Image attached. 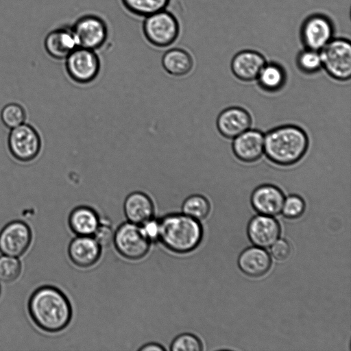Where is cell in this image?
<instances>
[{
    "instance_id": "1",
    "label": "cell",
    "mask_w": 351,
    "mask_h": 351,
    "mask_svg": "<svg viewBox=\"0 0 351 351\" xmlns=\"http://www.w3.org/2000/svg\"><path fill=\"white\" fill-rule=\"evenodd\" d=\"M29 311L34 322L49 332L65 328L72 317L69 300L61 291L52 287H41L33 293Z\"/></svg>"
},
{
    "instance_id": "2",
    "label": "cell",
    "mask_w": 351,
    "mask_h": 351,
    "mask_svg": "<svg viewBox=\"0 0 351 351\" xmlns=\"http://www.w3.org/2000/svg\"><path fill=\"white\" fill-rule=\"evenodd\" d=\"M308 147L306 133L300 127L287 125L269 130L264 138V154L272 162L292 165L304 156Z\"/></svg>"
},
{
    "instance_id": "3",
    "label": "cell",
    "mask_w": 351,
    "mask_h": 351,
    "mask_svg": "<svg viewBox=\"0 0 351 351\" xmlns=\"http://www.w3.org/2000/svg\"><path fill=\"white\" fill-rule=\"evenodd\" d=\"M159 221V242L168 250L186 254L199 245L203 235L199 221L182 213H176L163 216Z\"/></svg>"
},
{
    "instance_id": "4",
    "label": "cell",
    "mask_w": 351,
    "mask_h": 351,
    "mask_svg": "<svg viewBox=\"0 0 351 351\" xmlns=\"http://www.w3.org/2000/svg\"><path fill=\"white\" fill-rule=\"evenodd\" d=\"M180 30L178 20L166 9L145 17L143 23L146 40L156 47L171 45L178 38Z\"/></svg>"
},
{
    "instance_id": "5",
    "label": "cell",
    "mask_w": 351,
    "mask_h": 351,
    "mask_svg": "<svg viewBox=\"0 0 351 351\" xmlns=\"http://www.w3.org/2000/svg\"><path fill=\"white\" fill-rule=\"evenodd\" d=\"M112 243L117 252L122 257L130 261L144 258L152 245L141 226L128 221L121 223L114 230Z\"/></svg>"
},
{
    "instance_id": "6",
    "label": "cell",
    "mask_w": 351,
    "mask_h": 351,
    "mask_svg": "<svg viewBox=\"0 0 351 351\" xmlns=\"http://www.w3.org/2000/svg\"><path fill=\"white\" fill-rule=\"evenodd\" d=\"M320 51L322 67L332 78L346 81L351 77V45L344 38L332 39Z\"/></svg>"
},
{
    "instance_id": "7",
    "label": "cell",
    "mask_w": 351,
    "mask_h": 351,
    "mask_svg": "<svg viewBox=\"0 0 351 351\" xmlns=\"http://www.w3.org/2000/svg\"><path fill=\"white\" fill-rule=\"evenodd\" d=\"M78 47L96 51L107 42L109 32L105 21L95 14L80 16L71 26Z\"/></svg>"
},
{
    "instance_id": "8",
    "label": "cell",
    "mask_w": 351,
    "mask_h": 351,
    "mask_svg": "<svg viewBox=\"0 0 351 351\" xmlns=\"http://www.w3.org/2000/svg\"><path fill=\"white\" fill-rule=\"evenodd\" d=\"M65 60L69 75L77 83H90L99 73L100 60L94 50L78 47Z\"/></svg>"
},
{
    "instance_id": "9",
    "label": "cell",
    "mask_w": 351,
    "mask_h": 351,
    "mask_svg": "<svg viewBox=\"0 0 351 351\" xmlns=\"http://www.w3.org/2000/svg\"><path fill=\"white\" fill-rule=\"evenodd\" d=\"M8 146L12 154L21 161L35 158L40 149V138L36 130L25 123L11 129Z\"/></svg>"
},
{
    "instance_id": "10",
    "label": "cell",
    "mask_w": 351,
    "mask_h": 351,
    "mask_svg": "<svg viewBox=\"0 0 351 351\" xmlns=\"http://www.w3.org/2000/svg\"><path fill=\"white\" fill-rule=\"evenodd\" d=\"M333 27L325 16L315 14L309 16L303 23L301 36L307 49L321 51L332 39Z\"/></svg>"
},
{
    "instance_id": "11",
    "label": "cell",
    "mask_w": 351,
    "mask_h": 351,
    "mask_svg": "<svg viewBox=\"0 0 351 351\" xmlns=\"http://www.w3.org/2000/svg\"><path fill=\"white\" fill-rule=\"evenodd\" d=\"M31 237L30 230L25 223L12 221L0 232V251L4 255L18 257L27 249Z\"/></svg>"
},
{
    "instance_id": "12",
    "label": "cell",
    "mask_w": 351,
    "mask_h": 351,
    "mask_svg": "<svg viewBox=\"0 0 351 351\" xmlns=\"http://www.w3.org/2000/svg\"><path fill=\"white\" fill-rule=\"evenodd\" d=\"M101 249L93 236H76L69 245L68 254L74 265L81 268H88L98 262Z\"/></svg>"
},
{
    "instance_id": "13",
    "label": "cell",
    "mask_w": 351,
    "mask_h": 351,
    "mask_svg": "<svg viewBox=\"0 0 351 351\" xmlns=\"http://www.w3.org/2000/svg\"><path fill=\"white\" fill-rule=\"evenodd\" d=\"M264 138L260 130L248 129L233 138L234 154L244 162L258 160L264 154Z\"/></svg>"
},
{
    "instance_id": "14",
    "label": "cell",
    "mask_w": 351,
    "mask_h": 351,
    "mask_svg": "<svg viewBox=\"0 0 351 351\" xmlns=\"http://www.w3.org/2000/svg\"><path fill=\"white\" fill-rule=\"evenodd\" d=\"M285 195L276 186L263 184L256 187L251 195L254 209L261 215H277L282 211Z\"/></svg>"
},
{
    "instance_id": "15",
    "label": "cell",
    "mask_w": 351,
    "mask_h": 351,
    "mask_svg": "<svg viewBox=\"0 0 351 351\" xmlns=\"http://www.w3.org/2000/svg\"><path fill=\"white\" fill-rule=\"evenodd\" d=\"M252 125L250 113L241 107H230L223 110L217 119L219 133L227 138H234Z\"/></svg>"
},
{
    "instance_id": "16",
    "label": "cell",
    "mask_w": 351,
    "mask_h": 351,
    "mask_svg": "<svg viewBox=\"0 0 351 351\" xmlns=\"http://www.w3.org/2000/svg\"><path fill=\"white\" fill-rule=\"evenodd\" d=\"M280 232L278 221L264 215L253 217L247 227V234L251 242L263 248L271 247L277 241Z\"/></svg>"
},
{
    "instance_id": "17",
    "label": "cell",
    "mask_w": 351,
    "mask_h": 351,
    "mask_svg": "<svg viewBox=\"0 0 351 351\" xmlns=\"http://www.w3.org/2000/svg\"><path fill=\"white\" fill-rule=\"evenodd\" d=\"M265 63V58L260 53L244 50L234 56L231 62V69L238 79L250 82L256 80Z\"/></svg>"
},
{
    "instance_id": "18",
    "label": "cell",
    "mask_w": 351,
    "mask_h": 351,
    "mask_svg": "<svg viewBox=\"0 0 351 351\" xmlns=\"http://www.w3.org/2000/svg\"><path fill=\"white\" fill-rule=\"evenodd\" d=\"M123 211L128 221L141 226L154 217V205L148 195L134 191L126 197Z\"/></svg>"
},
{
    "instance_id": "19",
    "label": "cell",
    "mask_w": 351,
    "mask_h": 351,
    "mask_svg": "<svg viewBox=\"0 0 351 351\" xmlns=\"http://www.w3.org/2000/svg\"><path fill=\"white\" fill-rule=\"evenodd\" d=\"M47 52L53 58L66 59L77 47L76 38L71 27H64L50 32L45 39Z\"/></svg>"
},
{
    "instance_id": "20",
    "label": "cell",
    "mask_w": 351,
    "mask_h": 351,
    "mask_svg": "<svg viewBox=\"0 0 351 351\" xmlns=\"http://www.w3.org/2000/svg\"><path fill=\"white\" fill-rule=\"evenodd\" d=\"M241 270L251 277H260L265 274L271 267L268 253L258 247H252L243 251L238 259Z\"/></svg>"
},
{
    "instance_id": "21",
    "label": "cell",
    "mask_w": 351,
    "mask_h": 351,
    "mask_svg": "<svg viewBox=\"0 0 351 351\" xmlns=\"http://www.w3.org/2000/svg\"><path fill=\"white\" fill-rule=\"evenodd\" d=\"M97 211L88 206H80L69 216V226L76 236H93L100 223Z\"/></svg>"
},
{
    "instance_id": "22",
    "label": "cell",
    "mask_w": 351,
    "mask_h": 351,
    "mask_svg": "<svg viewBox=\"0 0 351 351\" xmlns=\"http://www.w3.org/2000/svg\"><path fill=\"white\" fill-rule=\"evenodd\" d=\"M162 65L169 74L180 77L191 72L193 66V60L186 50L175 47L164 53Z\"/></svg>"
},
{
    "instance_id": "23",
    "label": "cell",
    "mask_w": 351,
    "mask_h": 351,
    "mask_svg": "<svg viewBox=\"0 0 351 351\" xmlns=\"http://www.w3.org/2000/svg\"><path fill=\"white\" fill-rule=\"evenodd\" d=\"M256 80L263 90L274 93L280 90L285 85L286 73L280 65L276 63H265Z\"/></svg>"
},
{
    "instance_id": "24",
    "label": "cell",
    "mask_w": 351,
    "mask_h": 351,
    "mask_svg": "<svg viewBox=\"0 0 351 351\" xmlns=\"http://www.w3.org/2000/svg\"><path fill=\"white\" fill-rule=\"evenodd\" d=\"M125 8L131 14L146 17L165 10L170 0H121Z\"/></svg>"
},
{
    "instance_id": "25",
    "label": "cell",
    "mask_w": 351,
    "mask_h": 351,
    "mask_svg": "<svg viewBox=\"0 0 351 351\" xmlns=\"http://www.w3.org/2000/svg\"><path fill=\"white\" fill-rule=\"evenodd\" d=\"M210 208L208 200L199 194L189 196L182 204V213L197 221L204 219L209 214Z\"/></svg>"
},
{
    "instance_id": "26",
    "label": "cell",
    "mask_w": 351,
    "mask_h": 351,
    "mask_svg": "<svg viewBox=\"0 0 351 351\" xmlns=\"http://www.w3.org/2000/svg\"><path fill=\"white\" fill-rule=\"evenodd\" d=\"M297 64L301 71L312 74L322 67L320 51L306 48L297 57Z\"/></svg>"
},
{
    "instance_id": "27",
    "label": "cell",
    "mask_w": 351,
    "mask_h": 351,
    "mask_svg": "<svg viewBox=\"0 0 351 351\" xmlns=\"http://www.w3.org/2000/svg\"><path fill=\"white\" fill-rule=\"evenodd\" d=\"M25 117V112L23 108L15 103L7 104L1 112V118L3 123L10 129L24 123Z\"/></svg>"
},
{
    "instance_id": "28",
    "label": "cell",
    "mask_w": 351,
    "mask_h": 351,
    "mask_svg": "<svg viewBox=\"0 0 351 351\" xmlns=\"http://www.w3.org/2000/svg\"><path fill=\"white\" fill-rule=\"evenodd\" d=\"M21 265L16 257L3 255L0 257V280L9 282L16 280L20 274Z\"/></svg>"
},
{
    "instance_id": "29",
    "label": "cell",
    "mask_w": 351,
    "mask_h": 351,
    "mask_svg": "<svg viewBox=\"0 0 351 351\" xmlns=\"http://www.w3.org/2000/svg\"><path fill=\"white\" fill-rule=\"evenodd\" d=\"M203 348L200 339L191 333H182L176 336L170 344L171 351H201Z\"/></svg>"
},
{
    "instance_id": "30",
    "label": "cell",
    "mask_w": 351,
    "mask_h": 351,
    "mask_svg": "<svg viewBox=\"0 0 351 351\" xmlns=\"http://www.w3.org/2000/svg\"><path fill=\"white\" fill-rule=\"evenodd\" d=\"M305 209L303 199L297 195H291L285 198L282 211L285 217L295 219L300 217Z\"/></svg>"
},
{
    "instance_id": "31",
    "label": "cell",
    "mask_w": 351,
    "mask_h": 351,
    "mask_svg": "<svg viewBox=\"0 0 351 351\" xmlns=\"http://www.w3.org/2000/svg\"><path fill=\"white\" fill-rule=\"evenodd\" d=\"M114 230L109 222L100 220V223L93 237L101 246L106 247L112 243Z\"/></svg>"
},
{
    "instance_id": "32",
    "label": "cell",
    "mask_w": 351,
    "mask_h": 351,
    "mask_svg": "<svg viewBox=\"0 0 351 351\" xmlns=\"http://www.w3.org/2000/svg\"><path fill=\"white\" fill-rule=\"evenodd\" d=\"M141 229L147 237V239L149 241V242L152 244L156 242H159V237H160V221L159 219H156L152 217L149 219L143 224L141 226Z\"/></svg>"
},
{
    "instance_id": "33",
    "label": "cell",
    "mask_w": 351,
    "mask_h": 351,
    "mask_svg": "<svg viewBox=\"0 0 351 351\" xmlns=\"http://www.w3.org/2000/svg\"><path fill=\"white\" fill-rule=\"evenodd\" d=\"M291 252L289 243L284 239L276 241L271 249L272 256L278 261L286 260L290 256Z\"/></svg>"
},
{
    "instance_id": "34",
    "label": "cell",
    "mask_w": 351,
    "mask_h": 351,
    "mask_svg": "<svg viewBox=\"0 0 351 351\" xmlns=\"http://www.w3.org/2000/svg\"><path fill=\"white\" fill-rule=\"evenodd\" d=\"M140 351H163L166 349L160 344L155 342H150L141 346L138 349Z\"/></svg>"
}]
</instances>
